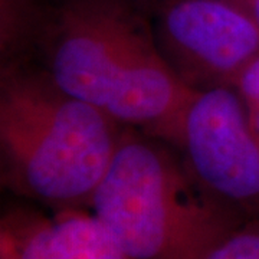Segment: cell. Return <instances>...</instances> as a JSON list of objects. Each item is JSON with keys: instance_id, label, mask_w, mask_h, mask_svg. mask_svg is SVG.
I'll return each mask as SVG.
<instances>
[{"instance_id": "cell-9", "label": "cell", "mask_w": 259, "mask_h": 259, "mask_svg": "<svg viewBox=\"0 0 259 259\" xmlns=\"http://www.w3.org/2000/svg\"><path fill=\"white\" fill-rule=\"evenodd\" d=\"M238 2L246 8L259 26V0H238Z\"/></svg>"}, {"instance_id": "cell-5", "label": "cell", "mask_w": 259, "mask_h": 259, "mask_svg": "<svg viewBox=\"0 0 259 259\" xmlns=\"http://www.w3.org/2000/svg\"><path fill=\"white\" fill-rule=\"evenodd\" d=\"M176 148L218 202L243 221L259 219V139L232 87L194 94Z\"/></svg>"}, {"instance_id": "cell-8", "label": "cell", "mask_w": 259, "mask_h": 259, "mask_svg": "<svg viewBox=\"0 0 259 259\" xmlns=\"http://www.w3.org/2000/svg\"><path fill=\"white\" fill-rule=\"evenodd\" d=\"M232 88L241 100L249 127L259 139V55L245 66Z\"/></svg>"}, {"instance_id": "cell-6", "label": "cell", "mask_w": 259, "mask_h": 259, "mask_svg": "<svg viewBox=\"0 0 259 259\" xmlns=\"http://www.w3.org/2000/svg\"><path fill=\"white\" fill-rule=\"evenodd\" d=\"M0 249L13 259H131L110 228L91 209H30L5 213Z\"/></svg>"}, {"instance_id": "cell-2", "label": "cell", "mask_w": 259, "mask_h": 259, "mask_svg": "<svg viewBox=\"0 0 259 259\" xmlns=\"http://www.w3.org/2000/svg\"><path fill=\"white\" fill-rule=\"evenodd\" d=\"M127 127L64 91L30 58L3 61L2 185L52 210L91 209Z\"/></svg>"}, {"instance_id": "cell-3", "label": "cell", "mask_w": 259, "mask_h": 259, "mask_svg": "<svg viewBox=\"0 0 259 259\" xmlns=\"http://www.w3.org/2000/svg\"><path fill=\"white\" fill-rule=\"evenodd\" d=\"M131 259H202L243 222L163 140L125 128L91 202Z\"/></svg>"}, {"instance_id": "cell-10", "label": "cell", "mask_w": 259, "mask_h": 259, "mask_svg": "<svg viewBox=\"0 0 259 259\" xmlns=\"http://www.w3.org/2000/svg\"><path fill=\"white\" fill-rule=\"evenodd\" d=\"M0 259H13L5 249H0Z\"/></svg>"}, {"instance_id": "cell-4", "label": "cell", "mask_w": 259, "mask_h": 259, "mask_svg": "<svg viewBox=\"0 0 259 259\" xmlns=\"http://www.w3.org/2000/svg\"><path fill=\"white\" fill-rule=\"evenodd\" d=\"M160 52L194 93L232 87L259 55V26L238 0H157L150 10Z\"/></svg>"}, {"instance_id": "cell-7", "label": "cell", "mask_w": 259, "mask_h": 259, "mask_svg": "<svg viewBox=\"0 0 259 259\" xmlns=\"http://www.w3.org/2000/svg\"><path fill=\"white\" fill-rule=\"evenodd\" d=\"M202 259H259V219L239 223L214 242Z\"/></svg>"}, {"instance_id": "cell-1", "label": "cell", "mask_w": 259, "mask_h": 259, "mask_svg": "<svg viewBox=\"0 0 259 259\" xmlns=\"http://www.w3.org/2000/svg\"><path fill=\"white\" fill-rule=\"evenodd\" d=\"M26 48L64 91L124 127L177 146L196 93L161 55L144 3L36 0L20 52Z\"/></svg>"}]
</instances>
